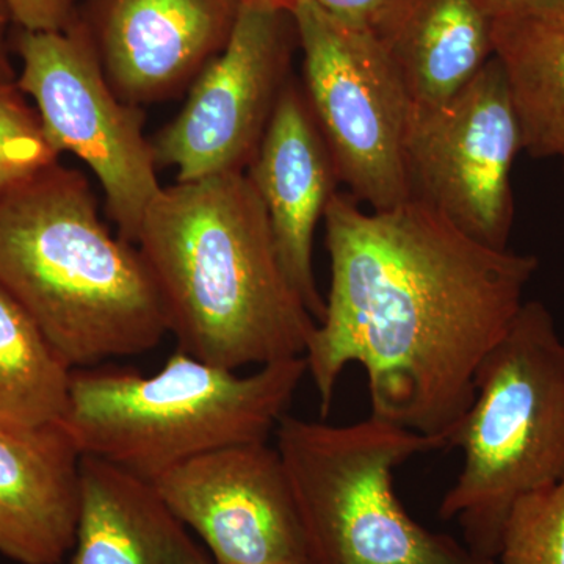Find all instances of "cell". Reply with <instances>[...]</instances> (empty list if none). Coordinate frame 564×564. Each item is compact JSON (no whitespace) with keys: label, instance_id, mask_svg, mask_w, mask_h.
<instances>
[{"label":"cell","instance_id":"obj_18","mask_svg":"<svg viewBox=\"0 0 564 564\" xmlns=\"http://www.w3.org/2000/svg\"><path fill=\"white\" fill-rule=\"evenodd\" d=\"M73 369L9 292L0 288V425L61 423Z\"/></svg>","mask_w":564,"mask_h":564},{"label":"cell","instance_id":"obj_14","mask_svg":"<svg viewBox=\"0 0 564 564\" xmlns=\"http://www.w3.org/2000/svg\"><path fill=\"white\" fill-rule=\"evenodd\" d=\"M82 456L61 423L0 425V554L58 564L76 541Z\"/></svg>","mask_w":564,"mask_h":564},{"label":"cell","instance_id":"obj_23","mask_svg":"<svg viewBox=\"0 0 564 564\" xmlns=\"http://www.w3.org/2000/svg\"><path fill=\"white\" fill-rule=\"evenodd\" d=\"M492 21L564 13V0H480Z\"/></svg>","mask_w":564,"mask_h":564},{"label":"cell","instance_id":"obj_11","mask_svg":"<svg viewBox=\"0 0 564 564\" xmlns=\"http://www.w3.org/2000/svg\"><path fill=\"white\" fill-rule=\"evenodd\" d=\"M152 485L214 564H313L291 478L269 443L210 452Z\"/></svg>","mask_w":564,"mask_h":564},{"label":"cell","instance_id":"obj_12","mask_svg":"<svg viewBox=\"0 0 564 564\" xmlns=\"http://www.w3.org/2000/svg\"><path fill=\"white\" fill-rule=\"evenodd\" d=\"M243 0H88L111 88L122 101L161 102L191 87L228 43Z\"/></svg>","mask_w":564,"mask_h":564},{"label":"cell","instance_id":"obj_9","mask_svg":"<svg viewBox=\"0 0 564 564\" xmlns=\"http://www.w3.org/2000/svg\"><path fill=\"white\" fill-rule=\"evenodd\" d=\"M521 151L507 77L492 55L454 98L413 109L404 144L411 199L470 239L507 250L514 218L511 169Z\"/></svg>","mask_w":564,"mask_h":564},{"label":"cell","instance_id":"obj_13","mask_svg":"<svg viewBox=\"0 0 564 564\" xmlns=\"http://www.w3.org/2000/svg\"><path fill=\"white\" fill-rule=\"evenodd\" d=\"M265 207L274 247L285 276L313 314L325 313L314 273V237L334 195L337 177L332 155L303 90L289 80L269 128L247 169Z\"/></svg>","mask_w":564,"mask_h":564},{"label":"cell","instance_id":"obj_1","mask_svg":"<svg viewBox=\"0 0 564 564\" xmlns=\"http://www.w3.org/2000/svg\"><path fill=\"white\" fill-rule=\"evenodd\" d=\"M323 218L332 288L304 351L323 415L358 364L370 415L448 448L540 261L470 239L417 199L364 212L334 193Z\"/></svg>","mask_w":564,"mask_h":564},{"label":"cell","instance_id":"obj_17","mask_svg":"<svg viewBox=\"0 0 564 564\" xmlns=\"http://www.w3.org/2000/svg\"><path fill=\"white\" fill-rule=\"evenodd\" d=\"M492 50L518 115L522 151L563 158L564 13L492 21Z\"/></svg>","mask_w":564,"mask_h":564},{"label":"cell","instance_id":"obj_22","mask_svg":"<svg viewBox=\"0 0 564 564\" xmlns=\"http://www.w3.org/2000/svg\"><path fill=\"white\" fill-rule=\"evenodd\" d=\"M336 20L356 28H372L392 0H313Z\"/></svg>","mask_w":564,"mask_h":564},{"label":"cell","instance_id":"obj_21","mask_svg":"<svg viewBox=\"0 0 564 564\" xmlns=\"http://www.w3.org/2000/svg\"><path fill=\"white\" fill-rule=\"evenodd\" d=\"M17 29L31 32L65 31L79 20L87 0H6Z\"/></svg>","mask_w":564,"mask_h":564},{"label":"cell","instance_id":"obj_24","mask_svg":"<svg viewBox=\"0 0 564 564\" xmlns=\"http://www.w3.org/2000/svg\"><path fill=\"white\" fill-rule=\"evenodd\" d=\"M11 18L6 0H0V82H17V69L11 62Z\"/></svg>","mask_w":564,"mask_h":564},{"label":"cell","instance_id":"obj_2","mask_svg":"<svg viewBox=\"0 0 564 564\" xmlns=\"http://www.w3.org/2000/svg\"><path fill=\"white\" fill-rule=\"evenodd\" d=\"M135 245L177 350L229 370L304 356L315 321L282 270L247 173L163 187Z\"/></svg>","mask_w":564,"mask_h":564},{"label":"cell","instance_id":"obj_16","mask_svg":"<svg viewBox=\"0 0 564 564\" xmlns=\"http://www.w3.org/2000/svg\"><path fill=\"white\" fill-rule=\"evenodd\" d=\"M402 76L413 109L454 98L494 55L480 0H392L370 28Z\"/></svg>","mask_w":564,"mask_h":564},{"label":"cell","instance_id":"obj_6","mask_svg":"<svg viewBox=\"0 0 564 564\" xmlns=\"http://www.w3.org/2000/svg\"><path fill=\"white\" fill-rule=\"evenodd\" d=\"M274 434L313 564H496L415 522L397 497V469L444 441L373 415L329 425L285 414Z\"/></svg>","mask_w":564,"mask_h":564},{"label":"cell","instance_id":"obj_19","mask_svg":"<svg viewBox=\"0 0 564 564\" xmlns=\"http://www.w3.org/2000/svg\"><path fill=\"white\" fill-rule=\"evenodd\" d=\"M496 564H564V477L514 505Z\"/></svg>","mask_w":564,"mask_h":564},{"label":"cell","instance_id":"obj_5","mask_svg":"<svg viewBox=\"0 0 564 564\" xmlns=\"http://www.w3.org/2000/svg\"><path fill=\"white\" fill-rule=\"evenodd\" d=\"M463 466L441 500L475 555L496 562L514 505L564 477V340L541 302H525L475 378L448 441Z\"/></svg>","mask_w":564,"mask_h":564},{"label":"cell","instance_id":"obj_7","mask_svg":"<svg viewBox=\"0 0 564 564\" xmlns=\"http://www.w3.org/2000/svg\"><path fill=\"white\" fill-rule=\"evenodd\" d=\"M289 13L303 50L304 98L337 181L372 210L410 202L404 144L413 102L383 44L313 0H293Z\"/></svg>","mask_w":564,"mask_h":564},{"label":"cell","instance_id":"obj_10","mask_svg":"<svg viewBox=\"0 0 564 564\" xmlns=\"http://www.w3.org/2000/svg\"><path fill=\"white\" fill-rule=\"evenodd\" d=\"M291 29L284 7L243 0L228 43L152 140L158 166L176 169V182L247 172L289 82Z\"/></svg>","mask_w":564,"mask_h":564},{"label":"cell","instance_id":"obj_3","mask_svg":"<svg viewBox=\"0 0 564 564\" xmlns=\"http://www.w3.org/2000/svg\"><path fill=\"white\" fill-rule=\"evenodd\" d=\"M0 288L70 369L143 355L170 334L139 248L110 232L90 182L61 162L0 196Z\"/></svg>","mask_w":564,"mask_h":564},{"label":"cell","instance_id":"obj_25","mask_svg":"<svg viewBox=\"0 0 564 564\" xmlns=\"http://www.w3.org/2000/svg\"><path fill=\"white\" fill-rule=\"evenodd\" d=\"M262 2L276 3V6L284 7V9L289 10V7L292 6L293 0H262Z\"/></svg>","mask_w":564,"mask_h":564},{"label":"cell","instance_id":"obj_4","mask_svg":"<svg viewBox=\"0 0 564 564\" xmlns=\"http://www.w3.org/2000/svg\"><path fill=\"white\" fill-rule=\"evenodd\" d=\"M306 375L304 356L239 375L181 350L152 375L73 369L61 426L80 456L152 484L210 452L269 443Z\"/></svg>","mask_w":564,"mask_h":564},{"label":"cell","instance_id":"obj_8","mask_svg":"<svg viewBox=\"0 0 564 564\" xmlns=\"http://www.w3.org/2000/svg\"><path fill=\"white\" fill-rule=\"evenodd\" d=\"M11 50L21 61L18 88L35 102L52 148L88 165L118 236L135 243L163 188L158 162L143 132V113L111 88L84 14L65 31L17 29Z\"/></svg>","mask_w":564,"mask_h":564},{"label":"cell","instance_id":"obj_20","mask_svg":"<svg viewBox=\"0 0 564 564\" xmlns=\"http://www.w3.org/2000/svg\"><path fill=\"white\" fill-rule=\"evenodd\" d=\"M39 111L17 82H0V196L58 163Z\"/></svg>","mask_w":564,"mask_h":564},{"label":"cell","instance_id":"obj_26","mask_svg":"<svg viewBox=\"0 0 564 564\" xmlns=\"http://www.w3.org/2000/svg\"><path fill=\"white\" fill-rule=\"evenodd\" d=\"M562 159H563V162H564V155H563V158H562Z\"/></svg>","mask_w":564,"mask_h":564},{"label":"cell","instance_id":"obj_15","mask_svg":"<svg viewBox=\"0 0 564 564\" xmlns=\"http://www.w3.org/2000/svg\"><path fill=\"white\" fill-rule=\"evenodd\" d=\"M79 489L70 564H214L151 481L82 456Z\"/></svg>","mask_w":564,"mask_h":564}]
</instances>
